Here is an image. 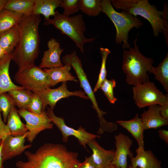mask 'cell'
<instances>
[{
    "label": "cell",
    "mask_w": 168,
    "mask_h": 168,
    "mask_svg": "<svg viewBox=\"0 0 168 168\" xmlns=\"http://www.w3.org/2000/svg\"><path fill=\"white\" fill-rule=\"evenodd\" d=\"M24 154L27 161H18L17 168H77L80 162L77 153L59 144L45 143L35 152L26 151Z\"/></svg>",
    "instance_id": "cell-1"
},
{
    "label": "cell",
    "mask_w": 168,
    "mask_h": 168,
    "mask_svg": "<svg viewBox=\"0 0 168 168\" xmlns=\"http://www.w3.org/2000/svg\"><path fill=\"white\" fill-rule=\"evenodd\" d=\"M41 20L40 15H23L18 24L19 39L12 53V60L17 64L18 69L34 64L38 56L39 27Z\"/></svg>",
    "instance_id": "cell-2"
},
{
    "label": "cell",
    "mask_w": 168,
    "mask_h": 168,
    "mask_svg": "<svg viewBox=\"0 0 168 168\" xmlns=\"http://www.w3.org/2000/svg\"><path fill=\"white\" fill-rule=\"evenodd\" d=\"M138 36L133 41L134 47L123 53L122 69L125 74L127 84L133 86L149 81L147 73H151L154 60L142 55L137 44Z\"/></svg>",
    "instance_id": "cell-3"
},
{
    "label": "cell",
    "mask_w": 168,
    "mask_h": 168,
    "mask_svg": "<svg viewBox=\"0 0 168 168\" xmlns=\"http://www.w3.org/2000/svg\"><path fill=\"white\" fill-rule=\"evenodd\" d=\"M110 2L113 7L116 9L147 20L151 25L155 36L163 32V12L158 10L147 0H112Z\"/></svg>",
    "instance_id": "cell-4"
},
{
    "label": "cell",
    "mask_w": 168,
    "mask_h": 168,
    "mask_svg": "<svg viewBox=\"0 0 168 168\" xmlns=\"http://www.w3.org/2000/svg\"><path fill=\"white\" fill-rule=\"evenodd\" d=\"M44 25H53L59 30L62 34L65 35L75 43L76 46L82 53L84 52V45L85 43L91 42L96 37L86 38L84 35L86 29L83 16L81 14L72 16H68L56 11L54 18L44 20Z\"/></svg>",
    "instance_id": "cell-5"
},
{
    "label": "cell",
    "mask_w": 168,
    "mask_h": 168,
    "mask_svg": "<svg viewBox=\"0 0 168 168\" xmlns=\"http://www.w3.org/2000/svg\"><path fill=\"white\" fill-rule=\"evenodd\" d=\"M102 11L111 20L116 30L115 43L122 45L123 49H129L130 45L128 42V33L133 28L141 27L142 21L137 16L122 11L117 12L112 6L110 1L101 0Z\"/></svg>",
    "instance_id": "cell-6"
},
{
    "label": "cell",
    "mask_w": 168,
    "mask_h": 168,
    "mask_svg": "<svg viewBox=\"0 0 168 168\" xmlns=\"http://www.w3.org/2000/svg\"><path fill=\"white\" fill-rule=\"evenodd\" d=\"M14 78L21 87L37 94L51 87L47 73L35 64L19 69Z\"/></svg>",
    "instance_id": "cell-7"
},
{
    "label": "cell",
    "mask_w": 168,
    "mask_h": 168,
    "mask_svg": "<svg viewBox=\"0 0 168 168\" xmlns=\"http://www.w3.org/2000/svg\"><path fill=\"white\" fill-rule=\"evenodd\" d=\"M62 62L64 65L69 64L73 68L79 80L81 87L83 89L85 94L91 100L92 104V107L96 111L99 119L100 126L103 127L105 126L108 121L104 118L103 115L105 114L106 112L103 111L99 108L94 93L83 68L81 61L77 56L76 51H74L70 54H66L62 57Z\"/></svg>",
    "instance_id": "cell-8"
},
{
    "label": "cell",
    "mask_w": 168,
    "mask_h": 168,
    "mask_svg": "<svg viewBox=\"0 0 168 168\" xmlns=\"http://www.w3.org/2000/svg\"><path fill=\"white\" fill-rule=\"evenodd\" d=\"M132 89L135 103L139 108L168 103V94H164L150 81L134 86Z\"/></svg>",
    "instance_id": "cell-9"
},
{
    "label": "cell",
    "mask_w": 168,
    "mask_h": 168,
    "mask_svg": "<svg viewBox=\"0 0 168 168\" xmlns=\"http://www.w3.org/2000/svg\"><path fill=\"white\" fill-rule=\"evenodd\" d=\"M17 111L20 116L26 122L25 124L28 130L26 138L30 143L41 132L53 128V123L45 110L39 114L24 109H19Z\"/></svg>",
    "instance_id": "cell-10"
},
{
    "label": "cell",
    "mask_w": 168,
    "mask_h": 168,
    "mask_svg": "<svg viewBox=\"0 0 168 168\" xmlns=\"http://www.w3.org/2000/svg\"><path fill=\"white\" fill-rule=\"evenodd\" d=\"M46 111L52 123L61 132L62 136V139L64 142H67L69 137L73 136L77 139L80 144L86 148V145L88 142L96 138H99L100 137L87 132L82 126L79 127L77 129H76L68 126L65 123L64 119L56 116L53 110L48 106H47Z\"/></svg>",
    "instance_id": "cell-11"
},
{
    "label": "cell",
    "mask_w": 168,
    "mask_h": 168,
    "mask_svg": "<svg viewBox=\"0 0 168 168\" xmlns=\"http://www.w3.org/2000/svg\"><path fill=\"white\" fill-rule=\"evenodd\" d=\"M67 82H63L58 87L54 89L50 88L38 94L43 104L42 111H45L48 105L53 110L56 103L60 99L71 96H75L85 99H89L84 91L82 90L70 91L68 90Z\"/></svg>",
    "instance_id": "cell-12"
},
{
    "label": "cell",
    "mask_w": 168,
    "mask_h": 168,
    "mask_svg": "<svg viewBox=\"0 0 168 168\" xmlns=\"http://www.w3.org/2000/svg\"><path fill=\"white\" fill-rule=\"evenodd\" d=\"M116 148L111 164L118 168H127V157H133V154L130 150L133 141L128 136L120 133L114 136Z\"/></svg>",
    "instance_id": "cell-13"
},
{
    "label": "cell",
    "mask_w": 168,
    "mask_h": 168,
    "mask_svg": "<svg viewBox=\"0 0 168 168\" xmlns=\"http://www.w3.org/2000/svg\"><path fill=\"white\" fill-rule=\"evenodd\" d=\"M27 133L23 135L13 136L11 135L2 139V155L3 162L21 154L31 144L25 145Z\"/></svg>",
    "instance_id": "cell-14"
},
{
    "label": "cell",
    "mask_w": 168,
    "mask_h": 168,
    "mask_svg": "<svg viewBox=\"0 0 168 168\" xmlns=\"http://www.w3.org/2000/svg\"><path fill=\"white\" fill-rule=\"evenodd\" d=\"M48 49L44 52L39 67L41 68H57L63 66L60 55L64 49L60 48V43L55 39L51 38L48 42Z\"/></svg>",
    "instance_id": "cell-15"
},
{
    "label": "cell",
    "mask_w": 168,
    "mask_h": 168,
    "mask_svg": "<svg viewBox=\"0 0 168 168\" xmlns=\"http://www.w3.org/2000/svg\"><path fill=\"white\" fill-rule=\"evenodd\" d=\"M88 145L92 151L91 156L97 168H107L111 164L115 150H107L101 147L94 139L88 142Z\"/></svg>",
    "instance_id": "cell-16"
},
{
    "label": "cell",
    "mask_w": 168,
    "mask_h": 168,
    "mask_svg": "<svg viewBox=\"0 0 168 168\" xmlns=\"http://www.w3.org/2000/svg\"><path fill=\"white\" fill-rule=\"evenodd\" d=\"M136 152V156L130 159L131 165L134 168H162L161 161L151 151L138 147Z\"/></svg>",
    "instance_id": "cell-17"
},
{
    "label": "cell",
    "mask_w": 168,
    "mask_h": 168,
    "mask_svg": "<svg viewBox=\"0 0 168 168\" xmlns=\"http://www.w3.org/2000/svg\"><path fill=\"white\" fill-rule=\"evenodd\" d=\"M141 117L145 130L156 129L168 124V120L163 118L160 114L159 105L149 106L148 110H144Z\"/></svg>",
    "instance_id": "cell-18"
},
{
    "label": "cell",
    "mask_w": 168,
    "mask_h": 168,
    "mask_svg": "<svg viewBox=\"0 0 168 168\" xmlns=\"http://www.w3.org/2000/svg\"><path fill=\"white\" fill-rule=\"evenodd\" d=\"M116 123L127 130L136 140L138 147L144 148L143 133L144 125L138 113L134 117L128 120H117Z\"/></svg>",
    "instance_id": "cell-19"
},
{
    "label": "cell",
    "mask_w": 168,
    "mask_h": 168,
    "mask_svg": "<svg viewBox=\"0 0 168 168\" xmlns=\"http://www.w3.org/2000/svg\"><path fill=\"white\" fill-rule=\"evenodd\" d=\"M12 60V53L6 55L0 61V94L13 89H24L15 84L9 74V67Z\"/></svg>",
    "instance_id": "cell-20"
},
{
    "label": "cell",
    "mask_w": 168,
    "mask_h": 168,
    "mask_svg": "<svg viewBox=\"0 0 168 168\" xmlns=\"http://www.w3.org/2000/svg\"><path fill=\"white\" fill-rule=\"evenodd\" d=\"M71 68V66L67 64L59 67L44 68L43 70L48 75L50 86L53 87L60 82L68 81L78 82L70 72Z\"/></svg>",
    "instance_id": "cell-21"
},
{
    "label": "cell",
    "mask_w": 168,
    "mask_h": 168,
    "mask_svg": "<svg viewBox=\"0 0 168 168\" xmlns=\"http://www.w3.org/2000/svg\"><path fill=\"white\" fill-rule=\"evenodd\" d=\"M18 24L0 34V46L7 54L12 53L19 39Z\"/></svg>",
    "instance_id": "cell-22"
},
{
    "label": "cell",
    "mask_w": 168,
    "mask_h": 168,
    "mask_svg": "<svg viewBox=\"0 0 168 168\" xmlns=\"http://www.w3.org/2000/svg\"><path fill=\"white\" fill-rule=\"evenodd\" d=\"M62 0H35L33 14H42L44 20L49 19L50 16H54L56 9L59 7Z\"/></svg>",
    "instance_id": "cell-23"
},
{
    "label": "cell",
    "mask_w": 168,
    "mask_h": 168,
    "mask_svg": "<svg viewBox=\"0 0 168 168\" xmlns=\"http://www.w3.org/2000/svg\"><path fill=\"white\" fill-rule=\"evenodd\" d=\"M7 125L10 135L13 136L23 135L28 132L26 124L21 120L17 110L13 107L7 118Z\"/></svg>",
    "instance_id": "cell-24"
},
{
    "label": "cell",
    "mask_w": 168,
    "mask_h": 168,
    "mask_svg": "<svg viewBox=\"0 0 168 168\" xmlns=\"http://www.w3.org/2000/svg\"><path fill=\"white\" fill-rule=\"evenodd\" d=\"M35 2V0H8L3 9L29 16L33 14Z\"/></svg>",
    "instance_id": "cell-25"
},
{
    "label": "cell",
    "mask_w": 168,
    "mask_h": 168,
    "mask_svg": "<svg viewBox=\"0 0 168 168\" xmlns=\"http://www.w3.org/2000/svg\"><path fill=\"white\" fill-rule=\"evenodd\" d=\"M23 15L3 9L0 12V34L17 25Z\"/></svg>",
    "instance_id": "cell-26"
},
{
    "label": "cell",
    "mask_w": 168,
    "mask_h": 168,
    "mask_svg": "<svg viewBox=\"0 0 168 168\" xmlns=\"http://www.w3.org/2000/svg\"><path fill=\"white\" fill-rule=\"evenodd\" d=\"M155 75V79L162 85L166 91L168 93V53L156 67H152L151 73Z\"/></svg>",
    "instance_id": "cell-27"
},
{
    "label": "cell",
    "mask_w": 168,
    "mask_h": 168,
    "mask_svg": "<svg viewBox=\"0 0 168 168\" xmlns=\"http://www.w3.org/2000/svg\"><path fill=\"white\" fill-rule=\"evenodd\" d=\"M7 92L14 100L16 106L19 109L27 110L33 93L32 91L23 89H13Z\"/></svg>",
    "instance_id": "cell-28"
},
{
    "label": "cell",
    "mask_w": 168,
    "mask_h": 168,
    "mask_svg": "<svg viewBox=\"0 0 168 168\" xmlns=\"http://www.w3.org/2000/svg\"><path fill=\"white\" fill-rule=\"evenodd\" d=\"M80 10L91 16H96L102 11L100 0H79Z\"/></svg>",
    "instance_id": "cell-29"
},
{
    "label": "cell",
    "mask_w": 168,
    "mask_h": 168,
    "mask_svg": "<svg viewBox=\"0 0 168 168\" xmlns=\"http://www.w3.org/2000/svg\"><path fill=\"white\" fill-rule=\"evenodd\" d=\"M100 50L102 57L101 64L98 79L93 91L94 93L97 91L98 90L100 89L101 85L106 79V61L108 56L111 53L110 50L107 48H100Z\"/></svg>",
    "instance_id": "cell-30"
},
{
    "label": "cell",
    "mask_w": 168,
    "mask_h": 168,
    "mask_svg": "<svg viewBox=\"0 0 168 168\" xmlns=\"http://www.w3.org/2000/svg\"><path fill=\"white\" fill-rule=\"evenodd\" d=\"M16 106L13 98L6 92L0 94V110L2 112L3 121L7 122L8 116L14 107Z\"/></svg>",
    "instance_id": "cell-31"
},
{
    "label": "cell",
    "mask_w": 168,
    "mask_h": 168,
    "mask_svg": "<svg viewBox=\"0 0 168 168\" xmlns=\"http://www.w3.org/2000/svg\"><path fill=\"white\" fill-rule=\"evenodd\" d=\"M116 86L115 80L113 79L109 80L106 79L100 86V89L103 92L109 102L112 104H114L117 100L114 95V88Z\"/></svg>",
    "instance_id": "cell-32"
},
{
    "label": "cell",
    "mask_w": 168,
    "mask_h": 168,
    "mask_svg": "<svg viewBox=\"0 0 168 168\" xmlns=\"http://www.w3.org/2000/svg\"><path fill=\"white\" fill-rule=\"evenodd\" d=\"M59 7L64 10L63 14L68 16L80 10L79 0H62Z\"/></svg>",
    "instance_id": "cell-33"
},
{
    "label": "cell",
    "mask_w": 168,
    "mask_h": 168,
    "mask_svg": "<svg viewBox=\"0 0 168 168\" xmlns=\"http://www.w3.org/2000/svg\"><path fill=\"white\" fill-rule=\"evenodd\" d=\"M43 104L38 95L33 93L27 110L33 113L40 114L42 112Z\"/></svg>",
    "instance_id": "cell-34"
},
{
    "label": "cell",
    "mask_w": 168,
    "mask_h": 168,
    "mask_svg": "<svg viewBox=\"0 0 168 168\" xmlns=\"http://www.w3.org/2000/svg\"><path fill=\"white\" fill-rule=\"evenodd\" d=\"M167 4H165L164 6L163 14L162 16V18L164 23V30L163 31L164 37L166 40V42L168 46V6Z\"/></svg>",
    "instance_id": "cell-35"
},
{
    "label": "cell",
    "mask_w": 168,
    "mask_h": 168,
    "mask_svg": "<svg viewBox=\"0 0 168 168\" xmlns=\"http://www.w3.org/2000/svg\"><path fill=\"white\" fill-rule=\"evenodd\" d=\"M0 110V142L6 136L10 135L8 128L2 120Z\"/></svg>",
    "instance_id": "cell-36"
},
{
    "label": "cell",
    "mask_w": 168,
    "mask_h": 168,
    "mask_svg": "<svg viewBox=\"0 0 168 168\" xmlns=\"http://www.w3.org/2000/svg\"><path fill=\"white\" fill-rule=\"evenodd\" d=\"M77 168H97L93 162L91 156L86 157L85 160L80 162Z\"/></svg>",
    "instance_id": "cell-37"
},
{
    "label": "cell",
    "mask_w": 168,
    "mask_h": 168,
    "mask_svg": "<svg viewBox=\"0 0 168 168\" xmlns=\"http://www.w3.org/2000/svg\"><path fill=\"white\" fill-rule=\"evenodd\" d=\"M160 105V113L162 117L168 120V103Z\"/></svg>",
    "instance_id": "cell-38"
},
{
    "label": "cell",
    "mask_w": 168,
    "mask_h": 168,
    "mask_svg": "<svg viewBox=\"0 0 168 168\" xmlns=\"http://www.w3.org/2000/svg\"><path fill=\"white\" fill-rule=\"evenodd\" d=\"M159 137L163 140L168 144V131L163 129L158 130Z\"/></svg>",
    "instance_id": "cell-39"
},
{
    "label": "cell",
    "mask_w": 168,
    "mask_h": 168,
    "mask_svg": "<svg viewBox=\"0 0 168 168\" xmlns=\"http://www.w3.org/2000/svg\"><path fill=\"white\" fill-rule=\"evenodd\" d=\"M2 143L1 141L0 142V168H4L3 165V162L2 155Z\"/></svg>",
    "instance_id": "cell-40"
},
{
    "label": "cell",
    "mask_w": 168,
    "mask_h": 168,
    "mask_svg": "<svg viewBox=\"0 0 168 168\" xmlns=\"http://www.w3.org/2000/svg\"><path fill=\"white\" fill-rule=\"evenodd\" d=\"M8 0H0V12L4 8Z\"/></svg>",
    "instance_id": "cell-41"
},
{
    "label": "cell",
    "mask_w": 168,
    "mask_h": 168,
    "mask_svg": "<svg viewBox=\"0 0 168 168\" xmlns=\"http://www.w3.org/2000/svg\"><path fill=\"white\" fill-rule=\"evenodd\" d=\"M7 54L0 46V61Z\"/></svg>",
    "instance_id": "cell-42"
},
{
    "label": "cell",
    "mask_w": 168,
    "mask_h": 168,
    "mask_svg": "<svg viewBox=\"0 0 168 168\" xmlns=\"http://www.w3.org/2000/svg\"><path fill=\"white\" fill-rule=\"evenodd\" d=\"M107 168H118L115 166L111 164L110 166L108 167Z\"/></svg>",
    "instance_id": "cell-43"
},
{
    "label": "cell",
    "mask_w": 168,
    "mask_h": 168,
    "mask_svg": "<svg viewBox=\"0 0 168 168\" xmlns=\"http://www.w3.org/2000/svg\"><path fill=\"white\" fill-rule=\"evenodd\" d=\"M128 168H134L131 165H129L128 166ZM136 168H140L139 167H137Z\"/></svg>",
    "instance_id": "cell-44"
}]
</instances>
